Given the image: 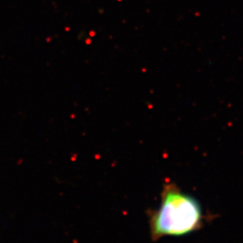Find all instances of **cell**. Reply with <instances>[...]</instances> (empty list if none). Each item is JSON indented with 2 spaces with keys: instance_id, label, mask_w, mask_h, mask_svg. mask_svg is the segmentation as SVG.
Listing matches in <instances>:
<instances>
[{
  "instance_id": "6da1fadb",
  "label": "cell",
  "mask_w": 243,
  "mask_h": 243,
  "mask_svg": "<svg viewBox=\"0 0 243 243\" xmlns=\"http://www.w3.org/2000/svg\"><path fill=\"white\" fill-rule=\"evenodd\" d=\"M148 219L150 238L158 241L194 233L204 227L208 218L195 196L168 181L162 187L159 207L149 210Z\"/></svg>"
}]
</instances>
